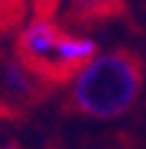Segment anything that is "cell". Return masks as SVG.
<instances>
[{
  "instance_id": "cell-4",
  "label": "cell",
  "mask_w": 146,
  "mask_h": 149,
  "mask_svg": "<svg viewBox=\"0 0 146 149\" xmlns=\"http://www.w3.org/2000/svg\"><path fill=\"white\" fill-rule=\"evenodd\" d=\"M130 14L127 0H64L59 22L68 31H87L111 22H120Z\"/></svg>"
},
{
  "instance_id": "cell-8",
  "label": "cell",
  "mask_w": 146,
  "mask_h": 149,
  "mask_svg": "<svg viewBox=\"0 0 146 149\" xmlns=\"http://www.w3.org/2000/svg\"><path fill=\"white\" fill-rule=\"evenodd\" d=\"M43 149H64V147H61L59 142H47V144H45Z\"/></svg>"
},
{
  "instance_id": "cell-3",
  "label": "cell",
  "mask_w": 146,
  "mask_h": 149,
  "mask_svg": "<svg viewBox=\"0 0 146 149\" xmlns=\"http://www.w3.org/2000/svg\"><path fill=\"white\" fill-rule=\"evenodd\" d=\"M52 92L54 88L28 69L14 50L0 47V95L12 109L24 116V111L40 107Z\"/></svg>"
},
{
  "instance_id": "cell-6",
  "label": "cell",
  "mask_w": 146,
  "mask_h": 149,
  "mask_svg": "<svg viewBox=\"0 0 146 149\" xmlns=\"http://www.w3.org/2000/svg\"><path fill=\"white\" fill-rule=\"evenodd\" d=\"M83 149H139V142L127 133H111L106 137H94L85 142Z\"/></svg>"
},
{
  "instance_id": "cell-1",
  "label": "cell",
  "mask_w": 146,
  "mask_h": 149,
  "mask_svg": "<svg viewBox=\"0 0 146 149\" xmlns=\"http://www.w3.org/2000/svg\"><path fill=\"white\" fill-rule=\"evenodd\" d=\"M144 85L146 64L137 50H101L66 85L64 111L92 121H116L137 107Z\"/></svg>"
},
{
  "instance_id": "cell-7",
  "label": "cell",
  "mask_w": 146,
  "mask_h": 149,
  "mask_svg": "<svg viewBox=\"0 0 146 149\" xmlns=\"http://www.w3.org/2000/svg\"><path fill=\"white\" fill-rule=\"evenodd\" d=\"M21 118V114L17 109H12L5 100H3V95H0V121H19Z\"/></svg>"
},
{
  "instance_id": "cell-9",
  "label": "cell",
  "mask_w": 146,
  "mask_h": 149,
  "mask_svg": "<svg viewBox=\"0 0 146 149\" xmlns=\"http://www.w3.org/2000/svg\"><path fill=\"white\" fill-rule=\"evenodd\" d=\"M0 149H24V147H19V144H12V142H7V144H0Z\"/></svg>"
},
{
  "instance_id": "cell-5",
  "label": "cell",
  "mask_w": 146,
  "mask_h": 149,
  "mask_svg": "<svg viewBox=\"0 0 146 149\" xmlns=\"http://www.w3.org/2000/svg\"><path fill=\"white\" fill-rule=\"evenodd\" d=\"M28 19H31L28 0H0V36L12 31L19 33Z\"/></svg>"
},
{
  "instance_id": "cell-2",
  "label": "cell",
  "mask_w": 146,
  "mask_h": 149,
  "mask_svg": "<svg viewBox=\"0 0 146 149\" xmlns=\"http://www.w3.org/2000/svg\"><path fill=\"white\" fill-rule=\"evenodd\" d=\"M14 54L54 90L66 88L76 73L101 52L97 40L68 31L57 19L31 17L14 38Z\"/></svg>"
}]
</instances>
